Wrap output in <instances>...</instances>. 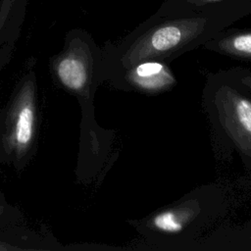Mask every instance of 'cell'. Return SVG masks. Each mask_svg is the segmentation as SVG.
Here are the masks:
<instances>
[{
  "label": "cell",
  "mask_w": 251,
  "mask_h": 251,
  "mask_svg": "<svg viewBox=\"0 0 251 251\" xmlns=\"http://www.w3.org/2000/svg\"><path fill=\"white\" fill-rule=\"evenodd\" d=\"M170 64L159 59H145L111 75V77L120 89L156 96L171 91L177 84Z\"/></svg>",
  "instance_id": "4"
},
{
  "label": "cell",
  "mask_w": 251,
  "mask_h": 251,
  "mask_svg": "<svg viewBox=\"0 0 251 251\" xmlns=\"http://www.w3.org/2000/svg\"><path fill=\"white\" fill-rule=\"evenodd\" d=\"M227 196L215 183L197 186L179 199L127 223L153 250H194L197 240L226 216Z\"/></svg>",
  "instance_id": "2"
},
{
  "label": "cell",
  "mask_w": 251,
  "mask_h": 251,
  "mask_svg": "<svg viewBox=\"0 0 251 251\" xmlns=\"http://www.w3.org/2000/svg\"><path fill=\"white\" fill-rule=\"evenodd\" d=\"M181 4L177 8L162 13H215V14H224L235 17L236 19L240 18L239 16L232 14L224 8V4H231V0H176L177 4L172 5V8L176 5ZM171 8H162V10H168Z\"/></svg>",
  "instance_id": "8"
},
{
  "label": "cell",
  "mask_w": 251,
  "mask_h": 251,
  "mask_svg": "<svg viewBox=\"0 0 251 251\" xmlns=\"http://www.w3.org/2000/svg\"><path fill=\"white\" fill-rule=\"evenodd\" d=\"M203 47L236 60L251 62V28H224Z\"/></svg>",
  "instance_id": "6"
},
{
  "label": "cell",
  "mask_w": 251,
  "mask_h": 251,
  "mask_svg": "<svg viewBox=\"0 0 251 251\" xmlns=\"http://www.w3.org/2000/svg\"><path fill=\"white\" fill-rule=\"evenodd\" d=\"M236 20L232 16L215 13L158 12L114 48L110 74L145 59L171 63L184 53L203 46Z\"/></svg>",
  "instance_id": "1"
},
{
  "label": "cell",
  "mask_w": 251,
  "mask_h": 251,
  "mask_svg": "<svg viewBox=\"0 0 251 251\" xmlns=\"http://www.w3.org/2000/svg\"><path fill=\"white\" fill-rule=\"evenodd\" d=\"M226 72L234 82L251 93V69L244 67H233L226 70Z\"/></svg>",
  "instance_id": "10"
},
{
  "label": "cell",
  "mask_w": 251,
  "mask_h": 251,
  "mask_svg": "<svg viewBox=\"0 0 251 251\" xmlns=\"http://www.w3.org/2000/svg\"><path fill=\"white\" fill-rule=\"evenodd\" d=\"M58 74L61 80L75 90H80L88 81L87 64L79 58L64 59L59 64Z\"/></svg>",
  "instance_id": "7"
},
{
  "label": "cell",
  "mask_w": 251,
  "mask_h": 251,
  "mask_svg": "<svg viewBox=\"0 0 251 251\" xmlns=\"http://www.w3.org/2000/svg\"><path fill=\"white\" fill-rule=\"evenodd\" d=\"M202 107L210 124L215 150L226 157L235 152L251 171V93L226 70L211 73L202 91Z\"/></svg>",
  "instance_id": "3"
},
{
  "label": "cell",
  "mask_w": 251,
  "mask_h": 251,
  "mask_svg": "<svg viewBox=\"0 0 251 251\" xmlns=\"http://www.w3.org/2000/svg\"><path fill=\"white\" fill-rule=\"evenodd\" d=\"M194 250H246L251 251V220L233 227H220L209 235H202Z\"/></svg>",
  "instance_id": "5"
},
{
  "label": "cell",
  "mask_w": 251,
  "mask_h": 251,
  "mask_svg": "<svg viewBox=\"0 0 251 251\" xmlns=\"http://www.w3.org/2000/svg\"><path fill=\"white\" fill-rule=\"evenodd\" d=\"M32 130V111L30 107L23 108L17 121L16 136L20 144H26L31 137Z\"/></svg>",
  "instance_id": "9"
}]
</instances>
